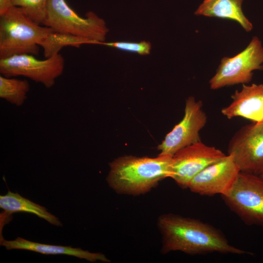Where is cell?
<instances>
[{"instance_id":"cell-14","label":"cell","mask_w":263,"mask_h":263,"mask_svg":"<svg viewBox=\"0 0 263 263\" xmlns=\"http://www.w3.org/2000/svg\"><path fill=\"white\" fill-rule=\"evenodd\" d=\"M243 0H204L194 14L234 20L248 32L253 29V25L243 12Z\"/></svg>"},{"instance_id":"cell-19","label":"cell","mask_w":263,"mask_h":263,"mask_svg":"<svg viewBox=\"0 0 263 263\" xmlns=\"http://www.w3.org/2000/svg\"><path fill=\"white\" fill-rule=\"evenodd\" d=\"M98 44L114 47L116 49L137 53L141 55H147L150 54L151 45L150 42L142 41L140 42H101Z\"/></svg>"},{"instance_id":"cell-4","label":"cell","mask_w":263,"mask_h":263,"mask_svg":"<svg viewBox=\"0 0 263 263\" xmlns=\"http://www.w3.org/2000/svg\"><path fill=\"white\" fill-rule=\"evenodd\" d=\"M42 24L56 32L90 39L95 44L104 42L109 32L105 21L94 12L89 11L82 18L65 0H47Z\"/></svg>"},{"instance_id":"cell-21","label":"cell","mask_w":263,"mask_h":263,"mask_svg":"<svg viewBox=\"0 0 263 263\" xmlns=\"http://www.w3.org/2000/svg\"><path fill=\"white\" fill-rule=\"evenodd\" d=\"M263 179V173L259 175Z\"/></svg>"},{"instance_id":"cell-20","label":"cell","mask_w":263,"mask_h":263,"mask_svg":"<svg viewBox=\"0 0 263 263\" xmlns=\"http://www.w3.org/2000/svg\"><path fill=\"white\" fill-rule=\"evenodd\" d=\"M13 6L12 0H0V15L6 12Z\"/></svg>"},{"instance_id":"cell-13","label":"cell","mask_w":263,"mask_h":263,"mask_svg":"<svg viewBox=\"0 0 263 263\" xmlns=\"http://www.w3.org/2000/svg\"><path fill=\"white\" fill-rule=\"evenodd\" d=\"M0 244L7 250H27L46 255H66L73 256L91 262L97 261L110 262L106 257L100 253H92L80 248L70 246L52 245L32 242L22 238L17 237L14 240L8 241L2 237L0 238Z\"/></svg>"},{"instance_id":"cell-5","label":"cell","mask_w":263,"mask_h":263,"mask_svg":"<svg viewBox=\"0 0 263 263\" xmlns=\"http://www.w3.org/2000/svg\"><path fill=\"white\" fill-rule=\"evenodd\" d=\"M221 197L245 224L263 227V179L259 175L240 171L231 190Z\"/></svg>"},{"instance_id":"cell-17","label":"cell","mask_w":263,"mask_h":263,"mask_svg":"<svg viewBox=\"0 0 263 263\" xmlns=\"http://www.w3.org/2000/svg\"><path fill=\"white\" fill-rule=\"evenodd\" d=\"M29 90L30 84L26 80L0 76V97L13 105H23Z\"/></svg>"},{"instance_id":"cell-2","label":"cell","mask_w":263,"mask_h":263,"mask_svg":"<svg viewBox=\"0 0 263 263\" xmlns=\"http://www.w3.org/2000/svg\"><path fill=\"white\" fill-rule=\"evenodd\" d=\"M172 161V156L162 154L155 158L122 156L110 163L107 181L118 193L143 194L170 177Z\"/></svg>"},{"instance_id":"cell-8","label":"cell","mask_w":263,"mask_h":263,"mask_svg":"<svg viewBox=\"0 0 263 263\" xmlns=\"http://www.w3.org/2000/svg\"><path fill=\"white\" fill-rule=\"evenodd\" d=\"M227 153L241 172L263 173V122L241 127L229 141Z\"/></svg>"},{"instance_id":"cell-6","label":"cell","mask_w":263,"mask_h":263,"mask_svg":"<svg viewBox=\"0 0 263 263\" xmlns=\"http://www.w3.org/2000/svg\"><path fill=\"white\" fill-rule=\"evenodd\" d=\"M263 70V46L257 37H253L247 46L232 57L225 56L215 75L209 80L211 89L245 84L251 81L253 71Z\"/></svg>"},{"instance_id":"cell-11","label":"cell","mask_w":263,"mask_h":263,"mask_svg":"<svg viewBox=\"0 0 263 263\" xmlns=\"http://www.w3.org/2000/svg\"><path fill=\"white\" fill-rule=\"evenodd\" d=\"M240 171L233 157L225 155L195 176L188 188L201 195H224L231 190Z\"/></svg>"},{"instance_id":"cell-9","label":"cell","mask_w":263,"mask_h":263,"mask_svg":"<svg viewBox=\"0 0 263 263\" xmlns=\"http://www.w3.org/2000/svg\"><path fill=\"white\" fill-rule=\"evenodd\" d=\"M207 119L202 101L196 100L192 96L188 97L183 119L158 146L159 154L172 156L181 149L201 141L200 132L205 126Z\"/></svg>"},{"instance_id":"cell-10","label":"cell","mask_w":263,"mask_h":263,"mask_svg":"<svg viewBox=\"0 0 263 263\" xmlns=\"http://www.w3.org/2000/svg\"><path fill=\"white\" fill-rule=\"evenodd\" d=\"M225 154L201 141L187 146L172 156L170 178L183 188H188L192 179L207 166L218 161Z\"/></svg>"},{"instance_id":"cell-3","label":"cell","mask_w":263,"mask_h":263,"mask_svg":"<svg viewBox=\"0 0 263 263\" xmlns=\"http://www.w3.org/2000/svg\"><path fill=\"white\" fill-rule=\"evenodd\" d=\"M54 31L34 22L21 8L12 6L0 15V59L38 55L40 42Z\"/></svg>"},{"instance_id":"cell-7","label":"cell","mask_w":263,"mask_h":263,"mask_svg":"<svg viewBox=\"0 0 263 263\" xmlns=\"http://www.w3.org/2000/svg\"><path fill=\"white\" fill-rule=\"evenodd\" d=\"M64 57L58 54L44 60L36 58L30 54L17 55L0 59V72L2 75L12 77L23 76L51 88L56 79L63 72Z\"/></svg>"},{"instance_id":"cell-12","label":"cell","mask_w":263,"mask_h":263,"mask_svg":"<svg viewBox=\"0 0 263 263\" xmlns=\"http://www.w3.org/2000/svg\"><path fill=\"white\" fill-rule=\"evenodd\" d=\"M232 102L221 110L228 119L242 117L253 122H263V84H243L231 95Z\"/></svg>"},{"instance_id":"cell-1","label":"cell","mask_w":263,"mask_h":263,"mask_svg":"<svg viewBox=\"0 0 263 263\" xmlns=\"http://www.w3.org/2000/svg\"><path fill=\"white\" fill-rule=\"evenodd\" d=\"M158 225L162 235L163 253L253 254L230 244L221 231L199 220L163 214L158 219Z\"/></svg>"},{"instance_id":"cell-15","label":"cell","mask_w":263,"mask_h":263,"mask_svg":"<svg viewBox=\"0 0 263 263\" xmlns=\"http://www.w3.org/2000/svg\"><path fill=\"white\" fill-rule=\"evenodd\" d=\"M0 208L4 210L0 214V229L7 223L10 215L19 212L32 213L52 225L57 226L62 225L59 219L49 212L45 207L10 190L6 194L0 196Z\"/></svg>"},{"instance_id":"cell-18","label":"cell","mask_w":263,"mask_h":263,"mask_svg":"<svg viewBox=\"0 0 263 263\" xmlns=\"http://www.w3.org/2000/svg\"><path fill=\"white\" fill-rule=\"evenodd\" d=\"M47 0H12L14 6L22 8L34 22L41 24L45 19Z\"/></svg>"},{"instance_id":"cell-16","label":"cell","mask_w":263,"mask_h":263,"mask_svg":"<svg viewBox=\"0 0 263 263\" xmlns=\"http://www.w3.org/2000/svg\"><path fill=\"white\" fill-rule=\"evenodd\" d=\"M95 44L90 39L54 31L50 33L39 43L43 48L46 58L59 54L61 49L66 46L79 48L83 44Z\"/></svg>"}]
</instances>
